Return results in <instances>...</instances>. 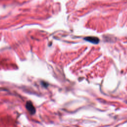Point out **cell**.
<instances>
[{"label":"cell","mask_w":127,"mask_h":127,"mask_svg":"<svg viewBox=\"0 0 127 127\" xmlns=\"http://www.w3.org/2000/svg\"><path fill=\"white\" fill-rule=\"evenodd\" d=\"M26 109L28 110V111L31 114H34L35 113V109L31 102L28 101L26 103Z\"/></svg>","instance_id":"1"},{"label":"cell","mask_w":127,"mask_h":127,"mask_svg":"<svg viewBox=\"0 0 127 127\" xmlns=\"http://www.w3.org/2000/svg\"><path fill=\"white\" fill-rule=\"evenodd\" d=\"M84 39L87 41L88 42H89L93 44H97L99 42V39L96 37H92V36L87 37Z\"/></svg>","instance_id":"2"}]
</instances>
